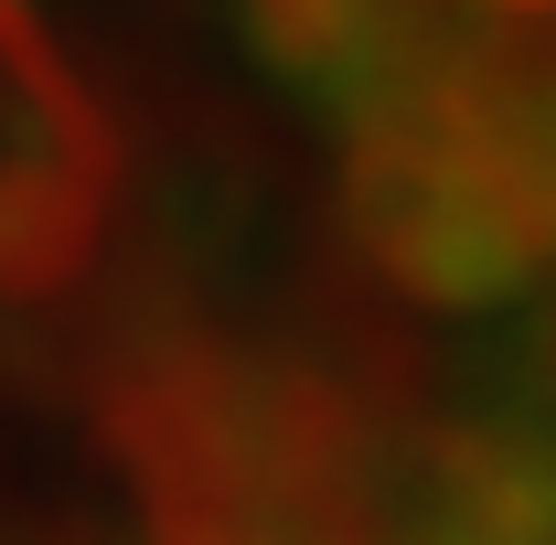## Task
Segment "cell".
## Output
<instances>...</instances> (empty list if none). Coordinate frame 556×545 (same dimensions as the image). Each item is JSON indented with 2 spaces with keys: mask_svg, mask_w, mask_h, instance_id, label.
<instances>
[{
  "mask_svg": "<svg viewBox=\"0 0 556 545\" xmlns=\"http://www.w3.org/2000/svg\"><path fill=\"white\" fill-rule=\"evenodd\" d=\"M353 225L428 300H492L535 257V193L471 118H386L353 150Z\"/></svg>",
  "mask_w": 556,
  "mask_h": 545,
  "instance_id": "6da1fadb",
  "label": "cell"
},
{
  "mask_svg": "<svg viewBox=\"0 0 556 545\" xmlns=\"http://www.w3.org/2000/svg\"><path fill=\"white\" fill-rule=\"evenodd\" d=\"M97 246V172L65 150H0V300L65 289Z\"/></svg>",
  "mask_w": 556,
  "mask_h": 545,
  "instance_id": "7a4b0ae2",
  "label": "cell"
},
{
  "mask_svg": "<svg viewBox=\"0 0 556 545\" xmlns=\"http://www.w3.org/2000/svg\"><path fill=\"white\" fill-rule=\"evenodd\" d=\"M247 22H257V43H268L278 65H332L353 43V22H364V0H247Z\"/></svg>",
  "mask_w": 556,
  "mask_h": 545,
  "instance_id": "3957f363",
  "label": "cell"
},
{
  "mask_svg": "<svg viewBox=\"0 0 556 545\" xmlns=\"http://www.w3.org/2000/svg\"><path fill=\"white\" fill-rule=\"evenodd\" d=\"M514 11H556V0H514Z\"/></svg>",
  "mask_w": 556,
  "mask_h": 545,
  "instance_id": "277c9868",
  "label": "cell"
}]
</instances>
